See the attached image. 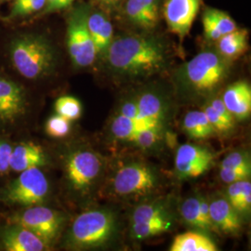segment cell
Segmentation results:
<instances>
[{"instance_id": "cell-1", "label": "cell", "mask_w": 251, "mask_h": 251, "mask_svg": "<svg viewBox=\"0 0 251 251\" xmlns=\"http://www.w3.org/2000/svg\"><path fill=\"white\" fill-rule=\"evenodd\" d=\"M105 56L114 72L128 77L150 76L160 72L168 62V50L161 40L142 35L113 39Z\"/></svg>"}, {"instance_id": "cell-2", "label": "cell", "mask_w": 251, "mask_h": 251, "mask_svg": "<svg viewBox=\"0 0 251 251\" xmlns=\"http://www.w3.org/2000/svg\"><path fill=\"white\" fill-rule=\"evenodd\" d=\"M9 53L15 70L30 80L50 75L56 66L53 46L45 36L37 34L14 37L9 44Z\"/></svg>"}, {"instance_id": "cell-3", "label": "cell", "mask_w": 251, "mask_h": 251, "mask_svg": "<svg viewBox=\"0 0 251 251\" xmlns=\"http://www.w3.org/2000/svg\"><path fill=\"white\" fill-rule=\"evenodd\" d=\"M225 59L207 50L198 54L182 67V76L191 89L199 93H209L222 84L227 75Z\"/></svg>"}, {"instance_id": "cell-4", "label": "cell", "mask_w": 251, "mask_h": 251, "mask_svg": "<svg viewBox=\"0 0 251 251\" xmlns=\"http://www.w3.org/2000/svg\"><path fill=\"white\" fill-rule=\"evenodd\" d=\"M89 9L79 6L74 9L67 22L66 42L68 52L76 67L85 68L92 65L97 53L88 28Z\"/></svg>"}, {"instance_id": "cell-5", "label": "cell", "mask_w": 251, "mask_h": 251, "mask_svg": "<svg viewBox=\"0 0 251 251\" xmlns=\"http://www.w3.org/2000/svg\"><path fill=\"white\" fill-rule=\"evenodd\" d=\"M114 227V217L110 212L90 210L75 220L70 232V240L75 246L80 248L98 247L110 238Z\"/></svg>"}, {"instance_id": "cell-6", "label": "cell", "mask_w": 251, "mask_h": 251, "mask_svg": "<svg viewBox=\"0 0 251 251\" xmlns=\"http://www.w3.org/2000/svg\"><path fill=\"white\" fill-rule=\"evenodd\" d=\"M49 194V181L39 168L22 171L3 193L5 202L23 206H37L45 201Z\"/></svg>"}, {"instance_id": "cell-7", "label": "cell", "mask_w": 251, "mask_h": 251, "mask_svg": "<svg viewBox=\"0 0 251 251\" xmlns=\"http://www.w3.org/2000/svg\"><path fill=\"white\" fill-rule=\"evenodd\" d=\"M10 223L29 229L50 246L61 230L63 218L53 209L37 205L12 216Z\"/></svg>"}, {"instance_id": "cell-8", "label": "cell", "mask_w": 251, "mask_h": 251, "mask_svg": "<svg viewBox=\"0 0 251 251\" xmlns=\"http://www.w3.org/2000/svg\"><path fill=\"white\" fill-rule=\"evenodd\" d=\"M26 92L19 83L0 76V124H14L26 114Z\"/></svg>"}, {"instance_id": "cell-9", "label": "cell", "mask_w": 251, "mask_h": 251, "mask_svg": "<svg viewBox=\"0 0 251 251\" xmlns=\"http://www.w3.org/2000/svg\"><path fill=\"white\" fill-rule=\"evenodd\" d=\"M152 171L144 165H127L117 171L114 179V189L120 196L145 194L155 184Z\"/></svg>"}, {"instance_id": "cell-10", "label": "cell", "mask_w": 251, "mask_h": 251, "mask_svg": "<svg viewBox=\"0 0 251 251\" xmlns=\"http://www.w3.org/2000/svg\"><path fill=\"white\" fill-rule=\"evenodd\" d=\"M101 169L99 156L91 151L74 152L66 163V176L75 190L89 187Z\"/></svg>"}, {"instance_id": "cell-11", "label": "cell", "mask_w": 251, "mask_h": 251, "mask_svg": "<svg viewBox=\"0 0 251 251\" xmlns=\"http://www.w3.org/2000/svg\"><path fill=\"white\" fill-rule=\"evenodd\" d=\"M201 0H165L163 15L171 33L183 39L191 30Z\"/></svg>"}, {"instance_id": "cell-12", "label": "cell", "mask_w": 251, "mask_h": 251, "mask_svg": "<svg viewBox=\"0 0 251 251\" xmlns=\"http://www.w3.org/2000/svg\"><path fill=\"white\" fill-rule=\"evenodd\" d=\"M213 154L206 148L193 144L180 145L176 153L175 168L179 178H197L209 170Z\"/></svg>"}, {"instance_id": "cell-13", "label": "cell", "mask_w": 251, "mask_h": 251, "mask_svg": "<svg viewBox=\"0 0 251 251\" xmlns=\"http://www.w3.org/2000/svg\"><path fill=\"white\" fill-rule=\"evenodd\" d=\"M1 247L8 251H43L50 245L25 227L10 224L2 232Z\"/></svg>"}, {"instance_id": "cell-14", "label": "cell", "mask_w": 251, "mask_h": 251, "mask_svg": "<svg viewBox=\"0 0 251 251\" xmlns=\"http://www.w3.org/2000/svg\"><path fill=\"white\" fill-rule=\"evenodd\" d=\"M160 0H125L124 13L136 26L152 29L159 19Z\"/></svg>"}, {"instance_id": "cell-15", "label": "cell", "mask_w": 251, "mask_h": 251, "mask_svg": "<svg viewBox=\"0 0 251 251\" xmlns=\"http://www.w3.org/2000/svg\"><path fill=\"white\" fill-rule=\"evenodd\" d=\"M225 107L238 120L247 119L251 113V85L246 81H238L229 86L223 95Z\"/></svg>"}, {"instance_id": "cell-16", "label": "cell", "mask_w": 251, "mask_h": 251, "mask_svg": "<svg viewBox=\"0 0 251 251\" xmlns=\"http://www.w3.org/2000/svg\"><path fill=\"white\" fill-rule=\"evenodd\" d=\"M87 24L97 56H104L114 39V29L110 20L100 11L90 12L89 10Z\"/></svg>"}, {"instance_id": "cell-17", "label": "cell", "mask_w": 251, "mask_h": 251, "mask_svg": "<svg viewBox=\"0 0 251 251\" xmlns=\"http://www.w3.org/2000/svg\"><path fill=\"white\" fill-rule=\"evenodd\" d=\"M46 156L41 146L33 143H22L12 148L10 155V170L22 172L32 168L45 165Z\"/></svg>"}, {"instance_id": "cell-18", "label": "cell", "mask_w": 251, "mask_h": 251, "mask_svg": "<svg viewBox=\"0 0 251 251\" xmlns=\"http://www.w3.org/2000/svg\"><path fill=\"white\" fill-rule=\"evenodd\" d=\"M209 213L217 231L233 233L241 227L239 214L227 199L219 198L209 203Z\"/></svg>"}, {"instance_id": "cell-19", "label": "cell", "mask_w": 251, "mask_h": 251, "mask_svg": "<svg viewBox=\"0 0 251 251\" xmlns=\"http://www.w3.org/2000/svg\"><path fill=\"white\" fill-rule=\"evenodd\" d=\"M204 33L207 40L218 41L221 37L237 29L236 24L226 12L207 9L203 14Z\"/></svg>"}, {"instance_id": "cell-20", "label": "cell", "mask_w": 251, "mask_h": 251, "mask_svg": "<svg viewBox=\"0 0 251 251\" xmlns=\"http://www.w3.org/2000/svg\"><path fill=\"white\" fill-rule=\"evenodd\" d=\"M247 29H235L222 36L218 42V51L225 60H233L245 53L248 50Z\"/></svg>"}, {"instance_id": "cell-21", "label": "cell", "mask_w": 251, "mask_h": 251, "mask_svg": "<svg viewBox=\"0 0 251 251\" xmlns=\"http://www.w3.org/2000/svg\"><path fill=\"white\" fill-rule=\"evenodd\" d=\"M140 118L145 123L161 129L164 105L161 99L152 92H144L136 100Z\"/></svg>"}, {"instance_id": "cell-22", "label": "cell", "mask_w": 251, "mask_h": 251, "mask_svg": "<svg viewBox=\"0 0 251 251\" xmlns=\"http://www.w3.org/2000/svg\"><path fill=\"white\" fill-rule=\"evenodd\" d=\"M171 251H216L218 248L210 238L203 233L187 232L175 237Z\"/></svg>"}, {"instance_id": "cell-23", "label": "cell", "mask_w": 251, "mask_h": 251, "mask_svg": "<svg viewBox=\"0 0 251 251\" xmlns=\"http://www.w3.org/2000/svg\"><path fill=\"white\" fill-rule=\"evenodd\" d=\"M227 200L238 214L248 213L251 206V182L243 179L229 183Z\"/></svg>"}, {"instance_id": "cell-24", "label": "cell", "mask_w": 251, "mask_h": 251, "mask_svg": "<svg viewBox=\"0 0 251 251\" xmlns=\"http://www.w3.org/2000/svg\"><path fill=\"white\" fill-rule=\"evenodd\" d=\"M185 132L194 139H206L214 133L204 111H191L183 119Z\"/></svg>"}, {"instance_id": "cell-25", "label": "cell", "mask_w": 251, "mask_h": 251, "mask_svg": "<svg viewBox=\"0 0 251 251\" xmlns=\"http://www.w3.org/2000/svg\"><path fill=\"white\" fill-rule=\"evenodd\" d=\"M144 128H152V127L144 125L143 123H141L140 121H137L136 119L124 117L120 114H118L117 117L114 118L111 125L112 133L116 138L128 141V142L138 131Z\"/></svg>"}, {"instance_id": "cell-26", "label": "cell", "mask_w": 251, "mask_h": 251, "mask_svg": "<svg viewBox=\"0 0 251 251\" xmlns=\"http://www.w3.org/2000/svg\"><path fill=\"white\" fill-rule=\"evenodd\" d=\"M171 227V222L167 218H163L147 223H133L132 232L136 238L145 239L150 236L165 233L169 231Z\"/></svg>"}, {"instance_id": "cell-27", "label": "cell", "mask_w": 251, "mask_h": 251, "mask_svg": "<svg viewBox=\"0 0 251 251\" xmlns=\"http://www.w3.org/2000/svg\"><path fill=\"white\" fill-rule=\"evenodd\" d=\"M55 111L69 121H75L82 115V105L80 101L75 97L63 96L56 100Z\"/></svg>"}, {"instance_id": "cell-28", "label": "cell", "mask_w": 251, "mask_h": 251, "mask_svg": "<svg viewBox=\"0 0 251 251\" xmlns=\"http://www.w3.org/2000/svg\"><path fill=\"white\" fill-rule=\"evenodd\" d=\"M45 3L46 0H15L8 18H22L38 12L44 9Z\"/></svg>"}, {"instance_id": "cell-29", "label": "cell", "mask_w": 251, "mask_h": 251, "mask_svg": "<svg viewBox=\"0 0 251 251\" xmlns=\"http://www.w3.org/2000/svg\"><path fill=\"white\" fill-rule=\"evenodd\" d=\"M180 213L188 225L203 229L199 211V198H187L181 205Z\"/></svg>"}, {"instance_id": "cell-30", "label": "cell", "mask_w": 251, "mask_h": 251, "mask_svg": "<svg viewBox=\"0 0 251 251\" xmlns=\"http://www.w3.org/2000/svg\"><path fill=\"white\" fill-rule=\"evenodd\" d=\"M71 121L60 115H54L46 123V132L52 138H63L69 134Z\"/></svg>"}, {"instance_id": "cell-31", "label": "cell", "mask_w": 251, "mask_h": 251, "mask_svg": "<svg viewBox=\"0 0 251 251\" xmlns=\"http://www.w3.org/2000/svg\"><path fill=\"white\" fill-rule=\"evenodd\" d=\"M167 218L161 206L156 205H142L135 209L132 216L133 223H147Z\"/></svg>"}, {"instance_id": "cell-32", "label": "cell", "mask_w": 251, "mask_h": 251, "mask_svg": "<svg viewBox=\"0 0 251 251\" xmlns=\"http://www.w3.org/2000/svg\"><path fill=\"white\" fill-rule=\"evenodd\" d=\"M160 131L161 129L157 128H144L138 131L129 142L142 148H150L159 141L161 137Z\"/></svg>"}, {"instance_id": "cell-33", "label": "cell", "mask_w": 251, "mask_h": 251, "mask_svg": "<svg viewBox=\"0 0 251 251\" xmlns=\"http://www.w3.org/2000/svg\"><path fill=\"white\" fill-rule=\"evenodd\" d=\"M251 167V158L248 152H233L229 153L221 164V169H239Z\"/></svg>"}, {"instance_id": "cell-34", "label": "cell", "mask_w": 251, "mask_h": 251, "mask_svg": "<svg viewBox=\"0 0 251 251\" xmlns=\"http://www.w3.org/2000/svg\"><path fill=\"white\" fill-rule=\"evenodd\" d=\"M204 113L206 114V117L208 119V121L210 122V124L212 126L214 131L218 132H226L230 129H232L233 127V125L229 124L228 122H226L223 117H221L214 108L212 107L210 104L206 105L204 109Z\"/></svg>"}, {"instance_id": "cell-35", "label": "cell", "mask_w": 251, "mask_h": 251, "mask_svg": "<svg viewBox=\"0 0 251 251\" xmlns=\"http://www.w3.org/2000/svg\"><path fill=\"white\" fill-rule=\"evenodd\" d=\"M251 167L239 169H221V179L226 183H232L243 179H248L251 176Z\"/></svg>"}, {"instance_id": "cell-36", "label": "cell", "mask_w": 251, "mask_h": 251, "mask_svg": "<svg viewBox=\"0 0 251 251\" xmlns=\"http://www.w3.org/2000/svg\"><path fill=\"white\" fill-rule=\"evenodd\" d=\"M119 114L122 115V116H124V117L131 118V119H136L137 121H140L141 123H143L144 125L147 126H149V127L156 128V127H154V126H152L145 123L144 121H143V120L140 118L139 109H138V105H137V101H136V100H126L125 102H123V104H122L121 107H120ZM157 129H160V128H157Z\"/></svg>"}, {"instance_id": "cell-37", "label": "cell", "mask_w": 251, "mask_h": 251, "mask_svg": "<svg viewBox=\"0 0 251 251\" xmlns=\"http://www.w3.org/2000/svg\"><path fill=\"white\" fill-rule=\"evenodd\" d=\"M199 211H200V218L203 225V229L217 232V229L212 224V221L210 218L209 203L204 198H199Z\"/></svg>"}, {"instance_id": "cell-38", "label": "cell", "mask_w": 251, "mask_h": 251, "mask_svg": "<svg viewBox=\"0 0 251 251\" xmlns=\"http://www.w3.org/2000/svg\"><path fill=\"white\" fill-rule=\"evenodd\" d=\"M12 148L11 144L8 142L0 141V174L6 173L10 170L9 161Z\"/></svg>"}, {"instance_id": "cell-39", "label": "cell", "mask_w": 251, "mask_h": 251, "mask_svg": "<svg viewBox=\"0 0 251 251\" xmlns=\"http://www.w3.org/2000/svg\"><path fill=\"white\" fill-rule=\"evenodd\" d=\"M75 0H46L45 7L41 14L45 15L69 8Z\"/></svg>"}, {"instance_id": "cell-40", "label": "cell", "mask_w": 251, "mask_h": 251, "mask_svg": "<svg viewBox=\"0 0 251 251\" xmlns=\"http://www.w3.org/2000/svg\"><path fill=\"white\" fill-rule=\"evenodd\" d=\"M210 105L215 109L216 111H217V113H218L221 117H223L226 122H228L229 124L233 126V123H234L233 118H234V117L230 114V112L227 110V108L225 107V103H224L223 100L220 99V98L213 100L211 101Z\"/></svg>"}, {"instance_id": "cell-41", "label": "cell", "mask_w": 251, "mask_h": 251, "mask_svg": "<svg viewBox=\"0 0 251 251\" xmlns=\"http://www.w3.org/2000/svg\"><path fill=\"white\" fill-rule=\"evenodd\" d=\"M105 9H115L117 8L123 0H97Z\"/></svg>"}]
</instances>
